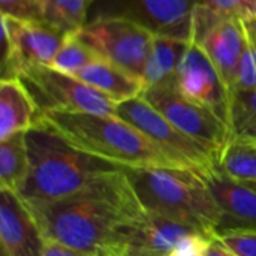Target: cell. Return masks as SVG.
Returning a JSON list of instances; mask_svg holds the SVG:
<instances>
[{
    "mask_svg": "<svg viewBox=\"0 0 256 256\" xmlns=\"http://www.w3.org/2000/svg\"><path fill=\"white\" fill-rule=\"evenodd\" d=\"M27 207L46 242L92 256H122L129 226L144 212L123 170L66 198Z\"/></svg>",
    "mask_w": 256,
    "mask_h": 256,
    "instance_id": "cell-1",
    "label": "cell"
},
{
    "mask_svg": "<svg viewBox=\"0 0 256 256\" xmlns=\"http://www.w3.org/2000/svg\"><path fill=\"white\" fill-rule=\"evenodd\" d=\"M28 172L15 192L27 206L66 198L122 166L74 146L42 116L26 132Z\"/></svg>",
    "mask_w": 256,
    "mask_h": 256,
    "instance_id": "cell-2",
    "label": "cell"
},
{
    "mask_svg": "<svg viewBox=\"0 0 256 256\" xmlns=\"http://www.w3.org/2000/svg\"><path fill=\"white\" fill-rule=\"evenodd\" d=\"M122 170L144 210L214 236L220 212L198 171L172 166Z\"/></svg>",
    "mask_w": 256,
    "mask_h": 256,
    "instance_id": "cell-3",
    "label": "cell"
},
{
    "mask_svg": "<svg viewBox=\"0 0 256 256\" xmlns=\"http://www.w3.org/2000/svg\"><path fill=\"white\" fill-rule=\"evenodd\" d=\"M78 148L118 166H178L144 134L117 116L46 111L40 114Z\"/></svg>",
    "mask_w": 256,
    "mask_h": 256,
    "instance_id": "cell-4",
    "label": "cell"
},
{
    "mask_svg": "<svg viewBox=\"0 0 256 256\" xmlns=\"http://www.w3.org/2000/svg\"><path fill=\"white\" fill-rule=\"evenodd\" d=\"M116 116L136 128L182 168L207 171L219 166L214 150L182 132L141 96L117 104Z\"/></svg>",
    "mask_w": 256,
    "mask_h": 256,
    "instance_id": "cell-5",
    "label": "cell"
},
{
    "mask_svg": "<svg viewBox=\"0 0 256 256\" xmlns=\"http://www.w3.org/2000/svg\"><path fill=\"white\" fill-rule=\"evenodd\" d=\"M18 80L22 82L40 114L46 111L116 116L117 104L74 75L50 66H30Z\"/></svg>",
    "mask_w": 256,
    "mask_h": 256,
    "instance_id": "cell-6",
    "label": "cell"
},
{
    "mask_svg": "<svg viewBox=\"0 0 256 256\" xmlns=\"http://www.w3.org/2000/svg\"><path fill=\"white\" fill-rule=\"evenodd\" d=\"M196 3L198 0H93L87 22L126 20L156 36L190 42L192 14Z\"/></svg>",
    "mask_w": 256,
    "mask_h": 256,
    "instance_id": "cell-7",
    "label": "cell"
},
{
    "mask_svg": "<svg viewBox=\"0 0 256 256\" xmlns=\"http://www.w3.org/2000/svg\"><path fill=\"white\" fill-rule=\"evenodd\" d=\"M190 42L207 54L231 92L248 44L243 20L220 15L198 2L192 14Z\"/></svg>",
    "mask_w": 256,
    "mask_h": 256,
    "instance_id": "cell-8",
    "label": "cell"
},
{
    "mask_svg": "<svg viewBox=\"0 0 256 256\" xmlns=\"http://www.w3.org/2000/svg\"><path fill=\"white\" fill-rule=\"evenodd\" d=\"M76 36L102 60L118 66L142 81L144 68L154 39L152 32L126 20H98L87 22Z\"/></svg>",
    "mask_w": 256,
    "mask_h": 256,
    "instance_id": "cell-9",
    "label": "cell"
},
{
    "mask_svg": "<svg viewBox=\"0 0 256 256\" xmlns=\"http://www.w3.org/2000/svg\"><path fill=\"white\" fill-rule=\"evenodd\" d=\"M68 36L44 21L2 16V80L18 78L30 66H50Z\"/></svg>",
    "mask_w": 256,
    "mask_h": 256,
    "instance_id": "cell-10",
    "label": "cell"
},
{
    "mask_svg": "<svg viewBox=\"0 0 256 256\" xmlns=\"http://www.w3.org/2000/svg\"><path fill=\"white\" fill-rule=\"evenodd\" d=\"M141 98L176 128L219 154L230 142V130L213 111L184 98L172 84L146 87Z\"/></svg>",
    "mask_w": 256,
    "mask_h": 256,
    "instance_id": "cell-11",
    "label": "cell"
},
{
    "mask_svg": "<svg viewBox=\"0 0 256 256\" xmlns=\"http://www.w3.org/2000/svg\"><path fill=\"white\" fill-rule=\"evenodd\" d=\"M174 87L189 100L213 111L228 126L230 88L207 54L194 42L180 62Z\"/></svg>",
    "mask_w": 256,
    "mask_h": 256,
    "instance_id": "cell-12",
    "label": "cell"
},
{
    "mask_svg": "<svg viewBox=\"0 0 256 256\" xmlns=\"http://www.w3.org/2000/svg\"><path fill=\"white\" fill-rule=\"evenodd\" d=\"M198 172L220 212L214 237L231 232H256V190L230 177L219 166Z\"/></svg>",
    "mask_w": 256,
    "mask_h": 256,
    "instance_id": "cell-13",
    "label": "cell"
},
{
    "mask_svg": "<svg viewBox=\"0 0 256 256\" xmlns=\"http://www.w3.org/2000/svg\"><path fill=\"white\" fill-rule=\"evenodd\" d=\"M0 242L3 256H42L46 240L24 201L0 188Z\"/></svg>",
    "mask_w": 256,
    "mask_h": 256,
    "instance_id": "cell-14",
    "label": "cell"
},
{
    "mask_svg": "<svg viewBox=\"0 0 256 256\" xmlns=\"http://www.w3.org/2000/svg\"><path fill=\"white\" fill-rule=\"evenodd\" d=\"M194 232L202 231L144 210L126 232L122 256H171L177 244Z\"/></svg>",
    "mask_w": 256,
    "mask_h": 256,
    "instance_id": "cell-15",
    "label": "cell"
},
{
    "mask_svg": "<svg viewBox=\"0 0 256 256\" xmlns=\"http://www.w3.org/2000/svg\"><path fill=\"white\" fill-rule=\"evenodd\" d=\"M39 117L36 104L18 78L0 81V141L27 132Z\"/></svg>",
    "mask_w": 256,
    "mask_h": 256,
    "instance_id": "cell-16",
    "label": "cell"
},
{
    "mask_svg": "<svg viewBox=\"0 0 256 256\" xmlns=\"http://www.w3.org/2000/svg\"><path fill=\"white\" fill-rule=\"evenodd\" d=\"M74 76L105 94L116 104L141 96L146 87L140 78L102 58L88 64Z\"/></svg>",
    "mask_w": 256,
    "mask_h": 256,
    "instance_id": "cell-17",
    "label": "cell"
},
{
    "mask_svg": "<svg viewBox=\"0 0 256 256\" xmlns=\"http://www.w3.org/2000/svg\"><path fill=\"white\" fill-rule=\"evenodd\" d=\"M189 44L190 42L183 39L154 34L152 51L142 74L144 86H174L177 69Z\"/></svg>",
    "mask_w": 256,
    "mask_h": 256,
    "instance_id": "cell-18",
    "label": "cell"
},
{
    "mask_svg": "<svg viewBox=\"0 0 256 256\" xmlns=\"http://www.w3.org/2000/svg\"><path fill=\"white\" fill-rule=\"evenodd\" d=\"M28 172L26 132L0 141V188L18 192Z\"/></svg>",
    "mask_w": 256,
    "mask_h": 256,
    "instance_id": "cell-19",
    "label": "cell"
},
{
    "mask_svg": "<svg viewBox=\"0 0 256 256\" xmlns=\"http://www.w3.org/2000/svg\"><path fill=\"white\" fill-rule=\"evenodd\" d=\"M230 141L256 142V92H230Z\"/></svg>",
    "mask_w": 256,
    "mask_h": 256,
    "instance_id": "cell-20",
    "label": "cell"
},
{
    "mask_svg": "<svg viewBox=\"0 0 256 256\" xmlns=\"http://www.w3.org/2000/svg\"><path fill=\"white\" fill-rule=\"evenodd\" d=\"M93 0H42L44 22L64 34H76L87 22Z\"/></svg>",
    "mask_w": 256,
    "mask_h": 256,
    "instance_id": "cell-21",
    "label": "cell"
},
{
    "mask_svg": "<svg viewBox=\"0 0 256 256\" xmlns=\"http://www.w3.org/2000/svg\"><path fill=\"white\" fill-rule=\"evenodd\" d=\"M219 168L238 182L256 183V142L230 141L220 154Z\"/></svg>",
    "mask_w": 256,
    "mask_h": 256,
    "instance_id": "cell-22",
    "label": "cell"
},
{
    "mask_svg": "<svg viewBox=\"0 0 256 256\" xmlns=\"http://www.w3.org/2000/svg\"><path fill=\"white\" fill-rule=\"evenodd\" d=\"M100 57L76 34H70L68 36V39L52 58L50 68H54L69 75H76L84 68H87L88 64L94 63Z\"/></svg>",
    "mask_w": 256,
    "mask_h": 256,
    "instance_id": "cell-23",
    "label": "cell"
},
{
    "mask_svg": "<svg viewBox=\"0 0 256 256\" xmlns=\"http://www.w3.org/2000/svg\"><path fill=\"white\" fill-rule=\"evenodd\" d=\"M0 12L20 21H44L42 0H0Z\"/></svg>",
    "mask_w": 256,
    "mask_h": 256,
    "instance_id": "cell-24",
    "label": "cell"
},
{
    "mask_svg": "<svg viewBox=\"0 0 256 256\" xmlns=\"http://www.w3.org/2000/svg\"><path fill=\"white\" fill-rule=\"evenodd\" d=\"M232 90H250L256 92V45L248 34V44L242 57L236 84ZM231 90V92H232Z\"/></svg>",
    "mask_w": 256,
    "mask_h": 256,
    "instance_id": "cell-25",
    "label": "cell"
},
{
    "mask_svg": "<svg viewBox=\"0 0 256 256\" xmlns=\"http://www.w3.org/2000/svg\"><path fill=\"white\" fill-rule=\"evenodd\" d=\"M198 2L216 10L220 15L240 18V20L256 12V0H198Z\"/></svg>",
    "mask_w": 256,
    "mask_h": 256,
    "instance_id": "cell-26",
    "label": "cell"
},
{
    "mask_svg": "<svg viewBox=\"0 0 256 256\" xmlns=\"http://www.w3.org/2000/svg\"><path fill=\"white\" fill-rule=\"evenodd\" d=\"M216 238L237 256H256V232H231Z\"/></svg>",
    "mask_w": 256,
    "mask_h": 256,
    "instance_id": "cell-27",
    "label": "cell"
},
{
    "mask_svg": "<svg viewBox=\"0 0 256 256\" xmlns=\"http://www.w3.org/2000/svg\"><path fill=\"white\" fill-rule=\"evenodd\" d=\"M214 236L206 232H194L177 244L171 256H204Z\"/></svg>",
    "mask_w": 256,
    "mask_h": 256,
    "instance_id": "cell-28",
    "label": "cell"
},
{
    "mask_svg": "<svg viewBox=\"0 0 256 256\" xmlns=\"http://www.w3.org/2000/svg\"><path fill=\"white\" fill-rule=\"evenodd\" d=\"M42 256H92L88 254H84L81 250H76V249H72V248H68L64 244H60V243H56V242H46V246H45V250H44V255Z\"/></svg>",
    "mask_w": 256,
    "mask_h": 256,
    "instance_id": "cell-29",
    "label": "cell"
},
{
    "mask_svg": "<svg viewBox=\"0 0 256 256\" xmlns=\"http://www.w3.org/2000/svg\"><path fill=\"white\" fill-rule=\"evenodd\" d=\"M204 256H237L232 250H230L219 238H213L206 250Z\"/></svg>",
    "mask_w": 256,
    "mask_h": 256,
    "instance_id": "cell-30",
    "label": "cell"
},
{
    "mask_svg": "<svg viewBox=\"0 0 256 256\" xmlns=\"http://www.w3.org/2000/svg\"><path fill=\"white\" fill-rule=\"evenodd\" d=\"M243 22H244L248 34L250 36V39L254 40V44L256 45V12L248 15L246 18H243Z\"/></svg>",
    "mask_w": 256,
    "mask_h": 256,
    "instance_id": "cell-31",
    "label": "cell"
},
{
    "mask_svg": "<svg viewBox=\"0 0 256 256\" xmlns=\"http://www.w3.org/2000/svg\"><path fill=\"white\" fill-rule=\"evenodd\" d=\"M246 184H249L254 190H256V183H246Z\"/></svg>",
    "mask_w": 256,
    "mask_h": 256,
    "instance_id": "cell-32",
    "label": "cell"
}]
</instances>
